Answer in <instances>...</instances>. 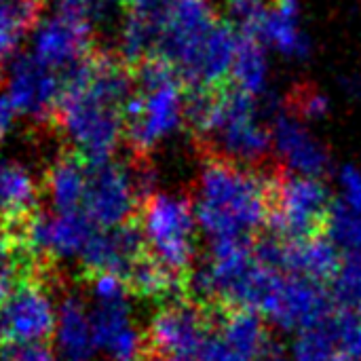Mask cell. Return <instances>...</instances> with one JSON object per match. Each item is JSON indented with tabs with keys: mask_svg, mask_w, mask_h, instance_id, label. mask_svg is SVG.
I'll return each instance as SVG.
<instances>
[{
	"mask_svg": "<svg viewBox=\"0 0 361 361\" xmlns=\"http://www.w3.org/2000/svg\"><path fill=\"white\" fill-rule=\"evenodd\" d=\"M239 36L216 0H165L157 55L190 91H216L231 80Z\"/></svg>",
	"mask_w": 361,
	"mask_h": 361,
	"instance_id": "1",
	"label": "cell"
},
{
	"mask_svg": "<svg viewBox=\"0 0 361 361\" xmlns=\"http://www.w3.org/2000/svg\"><path fill=\"white\" fill-rule=\"evenodd\" d=\"M273 180L256 167L209 159L195 195L197 224L212 243H254L271 220Z\"/></svg>",
	"mask_w": 361,
	"mask_h": 361,
	"instance_id": "2",
	"label": "cell"
},
{
	"mask_svg": "<svg viewBox=\"0 0 361 361\" xmlns=\"http://www.w3.org/2000/svg\"><path fill=\"white\" fill-rule=\"evenodd\" d=\"M260 102L233 87L188 91L186 125L212 148V159L254 167L273 152L271 121Z\"/></svg>",
	"mask_w": 361,
	"mask_h": 361,
	"instance_id": "3",
	"label": "cell"
},
{
	"mask_svg": "<svg viewBox=\"0 0 361 361\" xmlns=\"http://www.w3.org/2000/svg\"><path fill=\"white\" fill-rule=\"evenodd\" d=\"M133 70V95L125 116V142L144 161L188 118V91L169 63L150 57Z\"/></svg>",
	"mask_w": 361,
	"mask_h": 361,
	"instance_id": "4",
	"label": "cell"
},
{
	"mask_svg": "<svg viewBox=\"0 0 361 361\" xmlns=\"http://www.w3.org/2000/svg\"><path fill=\"white\" fill-rule=\"evenodd\" d=\"M148 252L180 279L192 281L197 216L186 197L150 192L137 212Z\"/></svg>",
	"mask_w": 361,
	"mask_h": 361,
	"instance_id": "5",
	"label": "cell"
},
{
	"mask_svg": "<svg viewBox=\"0 0 361 361\" xmlns=\"http://www.w3.org/2000/svg\"><path fill=\"white\" fill-rule=\"evenodd\" d=\"M332 199L322 178L283 173L273 178V203L269 224L283 243L324 237L332 226Z\"/></svg>",
	"mask_w": 361,
	"mask_h": 361,
	"instance_id": "6",
	"label": "cell"
},
{
	"mask_svg": "<svg viewBox=\"0 0 361 361\" xmlns=\"http://www.w3.org/2000/svg\"><path fill=\"white\" fill-rule=\"evenodd\" d=\"M150 173L144 161L133 159L129 165L114 159L89 163V184L85 214L97 228H116L137 218L142 201L150 195Z\"/></svg>",
	"mask_w": 361,
	"mask_h": 361,
	"instance_id": "7",
	"label": "cell"
},
{
	"mask_svg": "<svg viewBox=\"0 0 361 361\" xmlns=\"http://www.w3.org/2000/svg\"><path fill=\"white\" fill-rule=\"evenodd\" d=\"M216 328L212 307L192 298L167 302L144 332V357L150 361H199Z\"/></svg>",
	"mask_w": 361,
	"mask_h": 361,
	"instance_id": "8",
	"label": "cell"
},
{
	"mask_svg": "<svg viewBox=\"0 0 361 361\" xmlns=\"http://www.w3.org/2000/svg\"><path fill=\"white\" fill-rule=\"evenodd\" d=\"M57 275H38L21 281L0 309V349L49 343L57 328V313L49 283Z\"/></svg>",
	"mask_w": 361,
	"mask_h": 361,
	"instance_id": "9",
	"label": "cell"
},
{
	"mask_svg": "<svg viewBox=\"0 0 361 361\" xmlns=\"http://www.w3.org/2000/svg\"><path fill=\"white\" fill-rule=\"evenodd\" d=\"M93 32L82 11L61 8L36 34L34 57L51 70L66 72L93 53Z\"/></svg>",
	"mask_w": 361,
	"mask_h": 361,
	"instance_id": "10",
	"label": "cell"
},
{
	"mask_svg": "<svg viewBox=\"0 0 361 361\" xmlns=\"http://www.w3.org/2000/svg\"><path fill=\"white\" fill-rule=\"evenodd\" d=\"M63 93V72L51 70L36 57H21L8 78V97L17 112L40 125H53Z\"/></svg>",
	"mask_w": 361,
	"mask_h": 361,
	"instance_id": "11",
	"label": "cell"
},
{
	"mask_svg": "<svg viewBox=\"0 0 361 361\" xmlns=\"http://www.w3.org/2000/svg\"><path fill=\"white\" fill-rule=\"evenodd\" d=\"M271 140L273 152L288 167V173L319 178L330 165L326 146L294 110L279 112L271 118Z\"/></svg>",
	"mask_w": 361,
	"mask_h": 361,
	"instance_id": "12",
	"label": "cell"
},
{
	"mask_svg": "<svg viewBox=\"0 0 361 361\" xmlns=\"http://www.w3.org/2000/svg\"><path fill=\"white\" fill-rule=\"evenodd\" d=\"M262 315L286 330H309L330 315V298L324 286L292 277L279 279Z\"/></svg>",
	"mask_w": 361,
	"mask_h": 361,
	"instance_id": "13",
	"label": "cell"
},
{
	"mask_svg": "<svg viewBox=\"0 0 361 361\" xmlns=\"http://www.w3.org/2000/svg\"><path fill=\"white\" fill-rule=\"evenodd\" d=\"M95 345L114 361H137L144 353V334H137L129 319L125 298L97 302L91 313Z\"/></svg>",
	"mask_w": 361,
	"mask_h": 361,
	"instance_id": "14",
	"label": "cell"
},
{
	"mask_svg": "<svg viewBox=\"0 0 361 361\" xmlns=\"http://www.w3.org/2000/svg\"><path fill=\"white\" fill-rule=\"evenodd\" d=\"M87 184L89 163L80 154L66 148L44 171L42 195L49 197L55 214H85Z\"/></svg>",
	"mask_w": 361,
	"mask_h": 361,
	"instance_id": "15",
	"label": "cell"
},
{
	"mask_svg": "<svg viewBox=\"0 0 361 361\" xmlns=\"http://www.w3.org/2000/svg\"><path fill=\"white\" fill-rule=\"evenodd\" d=\"M262 44L286 59H305L311 40L302 23V0H271Z\"/></svg>",
	"mask_w": 361,
	"mask_h": 361,
	"instance_id": "16",
	"label": "cell"
},
{
	"mask_svg": "<svg viewBox=\"0 0 361 361\" xmlns=\"http://www.w3.org/2000/svg\"><path fill=\"white\" fill-rule=\"evenodd\" d=\"M57 360L59 361H91L95 351V336L91 326V315L87 313L82 300L74 294L66 296L57 311Z\"/></svg>",
	"mask_w": 361,
	"mask_h": 361,
	"instance_id": "17",
	"label": "cell"
},
{
	"mask_svg": "<svg viewBox=\"0 0 361 361\" xmlns=\"http://www.w3.org/2000/svg\"><path fill=\"white\" fill-rule=\"evenodd\" d=\"M42 182H36L32 173L17 165H0V226L19 222L40 209Z\"/></svg>",
	"mask_w": 361,
	"mask_h": 361,
	"instance_id": "18",
	"label": "cell"
},
{
	"mask_svg": "<svg viewBox=\"0 0 361 361\" xmlns=\"http://www.w3.org/2000/svg\"><path fill=\"white\" fill-rule=\"evenodd\" d=\"M228 82L233 89L250 97L262 99L267 95L271 85V59L269 49L260 40L239 38Z\"/></svg>",
	"mask_w": 361,
	"mask_h": 361,
	"instance_id": "19",
	"label": "cell"
},
{
	"mask_svg": "<svg viewBox=\"0 0 361 361\" xmlns=\"http://www.w3.org/2000/svg\"><path fill=\"white\" fill-rule=\"evenodd\" d=\"M269 11L271 0H226L222 17L239 38H252L262 42Z\"/></svg>",
	"mask_w": 361,
	"mask_h": 361,
	"instance_id": "20",
	"label": "cell"
},
{
	"mask_svg": "<svg viewBox=\"0 0 361 361\" xmlns=\"http://www.w3.org/2000/svg\"><path fill=\"white\" fill-rule=\"evenodd\" d=\"M334 296L343 311L361 317V252H351L334 279Z\"/></svg>",
	"mask_w": 361,
	"mask_h": 361,
	"instance_id": "21",
	"label": "cell"
},
{
	"mask_svg": "<svg viewBox=\"0 0 361 361\" xmlns=\"http://www.w3.org/2000/svg\"><path fill=\"white\" fill-rule=\"evenodd\" d=\"M294 112L300 118H305L307 123L319 121L330 112V97L322 91H305V93H300V97L294 106Z\"/></svg>",
	"mask_w": 361,
	"mask_h": 361,
	"instance_id": "22",
	"label": "cell"
},
{
	"mask_svg": "<svg viewBox=\"0 0 361 361\" xmlns=\"http://www.w3.org/2000/svg\"><path fill=\"white\" fill-rule=\"evenodd\" d=\"M347 209L361 212V171L357 167H345L341 171V203Z\"/></svg>",
	"mask_w": 361,
	"mask_h": 361,
	"instance_id": "23",
	"label": "cell"
},
{
	"mask_svg": "<svg viewBox=\"0 0 361 361\" xmlns=\"http://www.w3.org/2000/svg\"><path fill=\"white\" fill-rule=\"evenodd\" d=\"M2 361H55V353L49 343L19 345V347H2Z\"/></svg>",
	"mask_w": 361,
	"mask_h": 361,
	"instance_id": "24",
	"label": "cell"
},
{
	"mask_svg": "<svg viewBox=\"0 0 361 361\" xmlns=\"http://www.w3.org/2000/svg\"><path fill=\"white\" fill-rule=\"evenodd\" d=\"M15 106L11 102L8 95H0V140L4 137V133L11 129L13 125V118H15Z\"/></svg>",
	"mask_w": 361,
	"mask_h": 361,
	"instance_id": "25",
	"label": "cell"
},
{
	"mask_svg": "<svg viewBox=\"0 0 361 361\" xmlns=\"http://www.w3.org/2000/svg\"><path fill=\"white\" fill-rule=\"evenodd\" d=\"M256 361H290L286 351L281 349V345H275V343H267L260 351V355L256 357Z\"/></svg>",
	"mask_w": 361,
	"mask_h": 361,
	"instance_id": "26",
	"label": "cell"
},
{
	"mask_svg": "<svg viewBox=\"0 0 361 361\" xmlns=\"http://www.w3.org/2000/svg\"><path fill=\"white\" fill-rule=\"evenodd\" d=\"M91 0H61V8H72V11H82L87 13Z\"/></svg>",
	"mask_w": 361,
	"mask_h": 361,
	"instance_id": "27",
	"label": "cell"
},
{
	"mask_svg": "<svg viewBox=\"0 0 361 361\" xmlns=\"http://www.w3.org/2000/svg\"><path fill=\"white\" fill-rule=\"evenodd\" d=\"M13 290H15V288H13L11 283H6V281H2V279H0V309H2V307H4V302L8 300V296L13 294Z\"/></svg>",
	"mask_w": 361,
	"mask_h": 361,
	"instance_id": "28",
	"label": "cell"
},
{
	"mask_svg": "<svg viewBox=\"0 0 361 361\" xmlns=\"http://www.w3.org/2000/svg\"><path fill=\"white\" fill-rule=\"evenodd\" d=\"M114 2H121V4H125V6H129V4H131L133 0H114Z\"/></svg>",
	"mask_w": 361,
	"mask_h": 361,
	"instance_id": "29",
	"label": "cell"
},
{
	"mask_svg": "<svg viewBox=\"0 0 361 361\" xmlns=\"http://www.w3.org/2000/svg\"><path fill=\"white\" fill-rule=\"evenodd\" d=\"M137 361H150V360H146V357H144V355H142V357H140V360Z\"/></svg>",
	"mask_w": 361,
	"mask_h": 361,
	"instance_id": "30",
	"label": "cell"
}]
</instances>
